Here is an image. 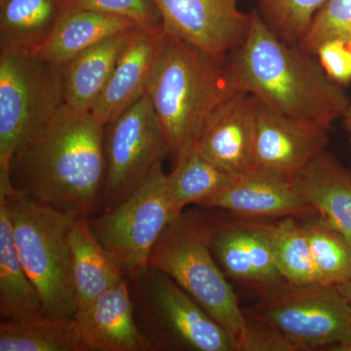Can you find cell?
I'll use <instances>...</instances> for the list:
<instances>
[{"label": "cell", "mask_w": 351, "mask_h": 351, "mask_svg": "<svg viewBox=\"0 0 351 351\" xmlns=\"http://www.w3.org/2000/svg\"><path fill=\"white\" fill-rule=\"evenodd\" d=\"M69 6L126 18L142 27H163L160 13L152 0H75Z\"/></svg>", "instance_id": "f546056e"}, {"label": "cell", "mask_w": 351, "mask_h": 351, "mask_svg": "<svg viewBox=\"0 0 351 351\" xmlns=\"http://www.w3.org/2000/svg\"><path fill=\"white\" fill-rule=\"evenodd\" d=\"M69 248L78 314L126 276L95 237L88 217L76 218L69 233Z\"/></svg>", "instance_id": "d6986e66"}, {"label": "cell", "mask_w": 351, "mask_h": 351, "mask_svg": "<svg viewBox=\"0 0 351 351\" xmlns=\"http://www.w3.org/2000/svg\"><path fill=\"white\" fill-rule=\"evenodd\" d=\"M61 0H0V54H36L54 29Z\"/></svg>", "instance_id": "7402d4cb"}, {"label": "cell", "mask_w": 351, "mask_h": 351, "mask_svg": "<svg viewBox=\"0 0 351 351\" xmlns=\"http://www.w3.org/2000/svg\"><path fill=\"white\" fill-rule=\"evenodd\" d=\"M210 243L215 258L228 276L258 286L241 221H210Z\"/></svg>", "instance_id": "83f0119b"}, {"label": "cell", "mask_w": 351, "mask_h": 351, "mask_svg": "<svg viewBox=\"0 0 351 351\" xmlns=\"http://www.w3.org/2000/svg\"><path fill=\"white\" fill-rule=\"evenodd\" d=\"M179 216L171 203L167 174L161 163L125 200L88 219V223L126 278L134 279L149 269L152 249Z\"/></svg>", "instance_id": "9c48e42d"}, {"label": "cell", "mask_w": 351, "mask_h": 351, "mask_svg": "<svg viewBox=\"0 0 351 351\" xmlns=\"http://www.w3.org/2000/svg\"><path fill=\"white\" fill-rule=\"evenodd\" d=\"M237 91L226 58L168 34L147 94L175 158L197 144L214 110Z\"/></svg>", "instance_id": "3957f363"}, {"label": "cell", "mask_w": 351, "mask_h": 351, "mask_svg": "<svg viewBox=\"0 0 351 351\" xmlns=\"http://www.w3.org/2000/svg\"><path fill=\"white\" fill-rule=\"evenodd\" d=\"M338 288L339 292L341 293V295L348 300V302L351 306V279L348 282L341 284V285L336 286Z\"/></svg>", "instance_id": "d6a6232c"}, {"label": "cell", "mask_w": 351, "mask_h": 351, "mask_svg": "<svg viewBox=\"0 0 351 351\" xmlns=\"http://www.w3.org/2000/svg\"><path fill=\"white\" fill-rule=\"evenodd\" d=\"M171 154L162 124L145 94L105 128L104 211L117 206Z\"/></svg>", "instance_id": "30bf717a"}, {"label": "cell", "mask_w": 351, "mask_h": 351, "mask_svg": "<svg viewBox=\"0 0 351 351\" xmlns=\"http://www.w3.org/2000/svg\"><path fill=\"white\" fill-rule=\"evenodd\" d=\"M314 56L332 82L346 86L351 82V49L343 39H331L318 46Z\"/></svg>", "instance_id": "1f68e13d"}, {"label": "cell", "mask_w": 351, "mask_h": 351, "mask_svg": "<svg viewBox=\"0 0 351 351\" xmlns=\"http://www.w3.org/2000/svg\"><path fill=\"white\" fill-rule=\"evenodd\" d=\"M73 318L87 351L152 350L149 339L137 324L126 278Z\"/></svg>", "instance_id": "2e32d148"}, {"label": "cell", "mask_w": 351, "mask_h": 351, "mask_svg": "<svg viewBox=\"0 0 351 351\" xmlns=\"http://www.w3.org/2000/svg\"><path fill=\"white\" fill-rule=\"evenodd\" d=\"M64 103V66L36 54H0V195L12 193L11 160L23 138Z\"/></svg>", "instance_id": "8992f818"}, {"label": "cell", "mask_w": 351, "mask_h": 351, "mask_svg": "<svg viewBox=\"0 0 351 351\" xmlns=\"http://www.w3.org/2000/svg\"><path fill=\"white\" fill-rule=\"evenodd\" d=\"M62 3H63L64 7L69 6V4L73 3L75 0H61Z\"/></svg>", "instance_id": "e575fe53"}, {"label": "cell", "mask_w": 351, "mask_h": 351, "mask_svg": "<svg viewBox=\"0 0 351 351\" xmlns=\"http://www.w3.org/2000/svg\"><path fill=\"white\" fill-rule=\"evenodd\" d=\"M199 206L221 208L252 219H304L317 214L300 195L294 176L260 168L237 176Z\"/></svg>", "instance_id": "4fadbf2b"}, {"label": "cell", "mask_w": 351, "mask_h": 351, "mask_svg": "<svg viewBox=\"0 0 351 351\" xmlns=\"http://www.w3.org/2000/svg\"><path fill=\"white\" fill-rule=\"evenodd\" d=\"M262 226L274 248L277 267L286 282L320 283L302 219L287 217Z\"/></svg>", "instance_id": "d4e9b609"}, {"label": "cell", "mask_w": 351, "mask_h": 351, "mask_svg": "<svg viewBox=\"0 0 351 351\" xmlns=\"http://www.w3.org/2000/svg\"><path fill=\"white\" fill-rule=\"evenodd\" d=\"M105 128L90 110L64 103L14 152L12 193L76 217L93 214L103 197Z\"/></svg>", "instance_id": "6da1fadb"}, {"label": "cell", "mask_w": 351, "mask_h": 351, "mask_svg": "<svg viewBox=\"0 0 351 351\" xmlns=\"http://www.w3.org/2000/svg\"><path fill=\"white\" fill-rule=\"evenodd\" d=\"M167 39L163 27L137 25L132 29L110 80L90 112L107 125L142 99Z\"/></svg>", "instance_id": "5bb4252c"}, {"label": "cell", "mask_w": 351, "mask_h": 351, "mask_svg": "<svg viewBox=\"0 0 351 351\" xmlns=\"http://www.w3.org/2000/svg\"><path fill=\"white\" fill-rule=\"evenodd\" d=\"M257 99L237 91L219 104L198 138L201 156L221 169L239 176L255 168Z\"/></svg>", "instance_id": "9a60e30c"}, {"label": "cell", "mask_w": 351, "mask_h": 351, "mask_svg": "<svg viewBox=\"0 0 351 351\" xmlns=\"http://www.w3.org/2000/svg\"><path fill=\"white\" fill-rule=\"evenodd\" d=\"M138 25L134 21L80 7L66 6L43 47L36 53L64 66L92 46Z\"/></svg>", "instance_id": "ac0fdd59"}, {"label": "cell", "mask_w": 351, "mask_h": 351, "mask_svg": "<svg viewBox=\"0 0 351 351\" xmlns=\"http://www.w3.org/2000/svg\"><path fill=\"white\" fill-rule=\"evenodd\" d=\"M343 125H345V128L346 129V131H348V133L350 134L351 140V104L350 107L348 108V110H346L345 114H343Z\"/></svg>", "instance_id": "836d02e7"}, {"label": "cell", "mask_w": 351, "mask_h": 351, "mask_svg": "<svg viewBox=\"0 0 351 351\" xmlns=\"http://www.w3.org/2000/svg\"><path fill=\"white\" fill-rule=\"evenodd\" d=\"M249 318L274 327L299 350H331L351 341V306L336 286L279 284L263 291Z\"/></svg>", "instance_id": "ba28073f"}, {"label": "cell", "mask_w": 351, "mask_h": 351, "mask_svg": "<svg viewBox=\"0 0 351 351\" xmlns=\"http://www.w3.org/2000/svg\"><path fill=\"white\" fill-rule=\"evenodd\" d=\"M351 32V0H327L299 44L301 49L314 55L318 46L331 39L346 40Z\"/></svg>", "instance_id": "f1b7e54d"}, {"label": "cell", "mask_w": 351, "mask_h": 351, "mask_svg": "<svg viewBox=\"0 0 351 351\" xmlns=\"http://www.w3.org/2000/svg\"><path fill=\"white\" fill-rule=\"evenodd\" d=\"M46 315L38 289L21 262L13 239L12 223L4 198L0 197V316L1 320L25 321Z\"/></svg>", "instance_id": "ffe728a7"}, {"label": "cell", "mask_w": 351, "mask_h": 351, "mask_svg": "<svg viewBox=\"0 0 351 351\" xmlns=\"http://www.w3.org/2000/svg\"><path fill=\"white\" fill-rule=\"evenodd\" d=\"M16 249L51 317H75L76 292L69 233L77 217L18 193L1 195Z\"/></svg>", "instance_id": "277c9868"}, {"label": "cell", "mask_w": 351, "mask_h": 351, "mask_svg": "<svg viewBox=\"0 0 351 351\" xmlns=\"http://www.w3.org/2000/svg\"><path fill=\"white\" fill-rule=\"evenodd\" d=\"M251 15L246 40L226 57L233 86L277 112L330 129L350 105L343 86L328 77L314 55L279 38L258 9Z\"/></svg>", "instance_id": "7a4b0ae2"}, {"label": "cell", "mask_w": 351, "mask_h": 351, "mask_svg": "<svg viewBox=\"0 0 351 351\" xmlns=\"http://www.w3.org/2000/svg\"><path fill=\"white\" fill-rule=\"evenodd\" d=\"M298 350L290 339L274 327L249 317H247L243 332L237 341V351Z\"/></svg>", "instance_id": "4dcf8cb0"}, {"label": "cell", "mask_w": 351, "mask_h": 351, "mask_svg": "<svg viewBox=\"0 0 351 351\" xmlns=\"http://www.w3.org/2000/svg\"><path fill=\"white\" fill-rule=\"evenodd\" d=\"M329 128L276 112L257 100L255 168L294 176L324 152Z\"/></svg>", "instance_id": "7c38bea8"}, {"label": "cell", "mask_w": 351, "mask_h": 351, "mask_svg": "<svg viewBox=\"0 0 351 351\" xmlns=\"http://www.w3.org/2000/svg\"><path fill=\"white\" fill-rule=\"evenodd\" d=\"M131 280L152 351H237L232 335L167 274L149 267Z\"/></svg>", "instance_id": "52a82bcc"}, {"label": "cell", "mask_w": 351, "mask_h": 351, "mask_svg": "<svg viewBox=\"0 0 351 351\" xmlns=\"http://www.w3.org/2000/svg\"><path fill=\"white\" fill-rule=\"evenodd\" d=\"M300 195L351 245V171L326 151L297 174Z\"/></svg>", "instance_id": "e0dca14e"}, {"label": "cell", "mask_w": 351, "mask_h": 351, "mask_svg": "<svg viewBox=\"0 0 351 351\" xmlns=\"http://www.w3.org/2000/svg\"><path fill=\"white\" fill-rule=\"evenodd\" d=\"M235 177L201 156L196 145L189 147L176 157L175 168L167 174L168 193L176 213L181 215L189 205H199Z\"/></svg>", "instance_id": "cb8c5ba5"}, {"label": "cell", "mask_w": 351, "mask_h": 351, "mask_svg": "<svg viewBox=\"0 0 351 351\" xmlns=\"http://www.w3.org/2000/svg\"><path fill=\"white\" fill-rule=\"evenodd\" d=\"M258 13L270 29L292 45H299L327 0H258Z\"/></svg>", "instance_id": "4316f807"}, {"label": "cell", "mask_w": 351, "mask_h": 351, "mask_svg": "<svg viewBox=\"0 0 351 351\" xmlns=\"http://www.w3.org/2000/svg\"><path fill=\"white\" fill-rule=\"evenodd\" d=\"M0 351H87L73 317L1 320Z\"/></svg>", "instance_id": "603a6c76"}, {"label": "cell", "mask_w": 351, "mask_h": 351, "mask_svg": "<svg viewBox=\"0 0 351 351\" xmlns=\"http://www.w3.org/2000/svg\"><path fill=\"white\" fill-rule=\"evenodd\" d=\"M149 267L170 276L232 335L237 346L247 317L213 255L210 221L195 210L182 212L164 230Z\"/></svg>", "instance_id": "5b68a950"}, {"label": "cell", "mask_w": 351, "mask_h": 351, "mask_svg": "<svg viewBox=\"0 0 351 351\" xmlns=\"http://www.w3.org/2000/svg\"><path fill=\"white\" fill-rule=\"evenodd\" d=\"M132 29L92 46L64 66L66 105L75 110H91L110 80Z\"/></svg>", "instance_id": "44dd1931"}, {"label": "cell", "mask_w": 351, "mask_h": 351, "mask_svg": "<svg viewBox=\"0 0 351 351\" xmlns=\"http://www.w3.org/2000/svg\"><path fill=\"white\" fill-rule=\"evenodd\" d=\"M319 282L339 286L351 279V245L319 215L301 219Z\"/></svg>", "instance_id": "484cf974"}, {"label": "cell", "mask_w": 351, "mask_h": 351, "mask_svg": "<svg viewBox=\"0 0 351 351\" xmlns=\"http://www.w3.org/2000/svg\"><path fill=\"white\" fill-rule=\"evenodd\" d=\"M173 38L225 59L240 47L250 31L251 13L242 12L240 0H152Z\"/></svg>", "instance_id": "8fae6325"}]
</instances>
